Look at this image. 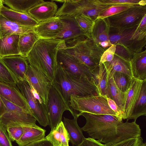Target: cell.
<instances>
[{"instance_id":"6da1fadb","label":"cell","mask_w":146,"mask_h":146,"mask_svg":"<svg viewBox=\"0 0 146 146\" xmlns=\"http://www.w3.org/2000/svg\"><path fill=\"white\" fill-rule=\"evenodd\" d=\"M80 115L84 117L86 121L81 128L82 131L104 144H114L141 137V129L135 121L124 122L116 115L86 112H80L78 116Z\"/></svg>"},{"instance_id":"7a4b0ae2","label":"cell","mask_w":146,"mask_h":146,"mask_svg":"<svg viewBox=\"0 0 146 146\" xmlns=\"http://www.w3.org/2000/svg\"><path fill=\"white\" fill-rule=\"evenodd\" d=\"M65 42L58 39L39 38L26 57L29 64L44 74L52 82L57 66L58 52Z\"/></svg>"},{"instance_id":"3957f363","label":"cell","mask_w":146,"mask_h":146,"mask_svg":"<svg viewBox=\"0 0 146 146\" xmlns=\"http://www.w3.org/2000/svg\"><path fill=\"white\" fill-rule=\"evenodd\" d=\"M52 82L69 106V101L71 96L85 97L100 95L94 78L72 75L58 63Z\"/></svg>"},{"instance_id":"277c9868","label":"cell","mask_w":146,"mask_h":146,"mask_svg":"<svg viewBox=\"0 0 146 146\" xmlns=\"http://www.w3.org/2000/svg\"><path fill=\"white\" fill-rule=\"evenodd\" d=\"M85 64L92 71L99 65L105 50L91 39L82 36L66 42L61 48Z\"/></svg>"},{"instance_id":"5b68a950","label":"cell","mask_w":146,"mask_h":146,"mask_svg":"<svg viewBox=\"0 0 146 146\" xmlns=\"http://www.w3.org/2000/svg\"><path fill=\"white\" fill-rule=\"evenodd\" d=\"M109 40L112 44H121L135 53L143 51L146 45V15L139 25L121 29L110 27Z\"/></svg>"},{"instance_id":"8992f818","label":"cell","mask_w":146,"mask_h":146,"mask_svg":"<svg viewBox=\"0 0 146 146\" xmlns=\"http://www.w3.org/2000/svg\"><path fill=\"white\" fill-rule=\"evenodd\" d=\"M112 6L101 0H65L58 9L55 16H68L75 17L81 15L95 21L100 13Z\"/></svg>"},{"instance_id":"52a82bcc","label":"cell","mask_w":146,"mask_h":146,"mask_svg":"<svg viewBox=\"0 0 146 146\" xmlns=\"http://www.w3.org/2000/svg\"><path fill=\"white\" fill-rule=\"evenodd\" d=\"M69 103L70 107L75 111L117 116L109 106L106 96L101 95L85 97L71 96Z\"/></svg>"},{"instance_id":"ba28073f","label":"cell","mask_w":146,"mask_h":146,"mask_svg":"<svg viewBox=\"0 0 146 146\" xmlns=\"http://www.w3.org/2000/svg\"><path fill=\"white\" fill-rule=\"evenodd\" d=\"M49 126L52 129L62 121L64 112L69 111L73 117L78 115L76 111L68 104L54 84L51 82L46 104Z\"/></svg>"},{"instance_id":"9c48e42d","label":"cell","mask_w":146,"mask_h":146,"mask_svg":"<svg viewBox=\"0 0 146 146\" xmlns=\"http://www.w3.org/2000/svg\"><path fill=\"white\" fill-rule=\"evenodd\" d=\"M146 15V5H137L106 18L110 26L123 29L139 25Z\"/></svg>"},{"instance_id":"30bf717a","label":"cell","mask_w":146,"mask_h":146,"mask_svg":"<svg viewBox=\"0 0 146 146\" xmlns=\"http://www.w3.org/2000/svg\"><path fill=\"white\" fill-rule=\"evenodd\" d=\"M16 85L29 105L36 121L44 127L49 125L46 106L42 100H38L34 96L30 85L27 81H18Z\"/></svg>"},{"instance_id":"8fae6325","label":"cell","mask_w":146,"mask_h":146,"mask_svg":"<svg viewBox=\"0 0 146 146\" xmlns=\"http://www.w3.org/2000/svg\"><path fill=\"white\" fill-rule=\"evenodd\" d=\"M61 48L58 52L57 60L65 70L74 76L94 78L91 71L85 64Z\"/></svg>"},{"instance_id":"7c38bea8","label":"cell","mask_w":146,"mask_h":146,"mask_svg":"<svg viewBox=\"0 0 146 146\" xmlns=\"http://www.w3.org/2000/svg\"><path fill=\"white\" fill-rule=\"evenodd\" d=\"M26 76L27 82L36 91L46 105L51 82L44 74L29 64Z\"/></svg>"},{"instance_id":"4fadbf2b","label":"cell","mask_w":146,"mask_h":146,"mask_svg":"<svg viewBox=\"0 0 146 146\" xmlns=\"http://www.w3.org/2000/svg\"><path fill=\"white\" fill-rule=\"evenodd\" d=\"M36 120L31 112L7 110L0 119V125L6 130L10 126H25L36 125Z\"/></svg>"},{"instance_id":"5bb4252c","label":"cell","mask_w":146,"mask_h":146,"mask_svg":"<svg viewBox=\"0 0 146 146\" xmlns=\"http://www.w3.org/2000/svg\"><path fill=\"white\" fill-rule=\"evenodd\" d=\"M64 28L63 22L59 17L54 16L50 19L40 22L34 27V31L42 39H55Z\"/></svg>"},{"instance_id":"9a60e30c","label":"cell","mask_w":146,"mask_h":146,"mask_svg":"<svg viewBox=\"0 0 146 146\" xmlns=\"http://www.w3.org/2000/svg\"><path fill=\"white\" fill-rule=\"evenodd\" d=\"M1 59L17 82L23 80L27 81L26 74L29 64L26 58L17 55L6 56Z\"/></svg>"},{"instance_id":"2e32d148","label":"cell","mask_w":146,"mask_h":146,"mask_svg":"<svg viewBox=\"0 0 146 146\" xmlns=\"http://www.w3.org/2000/svg\"><path fill=\"white\" fill-rule=\"evenodd\" d=\"M110 27L107 18L97 19L91 35L90 39L105 50L112 45L109 40Z\"/></svg>"},{"instance_id":"e0dca14e","label":"cell","mask_w":146,"mask_h":146,"mask_svg":"<svg viewBox=\"0 0 146 146\" xmlns=\"http://www.w3.org/2000/svg\"><path fill=\"white\" fill-rule=\"evenodd\" d=\"M143 81L133 77L132 78L130 86L125 92L122 119H126L127 121L129 120V118L138 98Z\"/></svg>"},{"instance_id":"ac0fdd59","label":"cell","mask_w":146,"mask_h":146,"mask_svg":"<svg viewBox=\"0 0 146 146\" xmlns=\"http://www.w3.org/2000/svg\"><path fill=\"white\" fill-rule=\"evenodd\" d=\"M58 6L54 1H44L35 5L28 11V13L39 23L54 17L58 10Z\"/></svg>"},{"instance_id":"d6986e66","label":"cell","mask_w":146,"mask_h":146,"mask_svg":"<svg viewBox=\"0 0 146 146\" xmlns=\"http://www.w3.org/2000/svg\"><path fill=\"white\" fill-rule=\"evenodd\" d=\"M0 95L10 102L28 110L32 113L29 105L17 85H10L0 83Z\"/></svg>"},{"instance_id":"ffe728a7","label":"cell","mask_w":146,"mask_h":146,"mask_svg":"<svg viewBox=\"0 0 146 146\" xmlns=\"http://www.w3.org/2000/svg\"><path fill=\"white\" fill-rule=\"evenodd\" d=\"M0 14L9 21L22 25L35 27L39 23L28 12H17L4 6L0 9Z\"/></svg>"},{"instance_id":"44dd1931","label":"cell","mask_w":146,"mask_h":146,"mask_svg":"<svg viewBox=\"0 0 146 146\" xmlns=\"http://www.w3.org/2000/svg\"><path fill=\"white\" fill-rule=\"evenodd\" d=\"M64 24V28L55 39L63 40L65 42L85 36L78 27L74 17L68 16L59 17Z\"/></svg>"},{"instance_id":"7402d4cb","label":"cell","mask_w":146,"mask_h":146,"mask_svg":"<svg viewBox=\"0 0 146 146\" xmlns=\"http://www.w3.org/2000/svg\"><path fill=\"white\" fill-rule=\"evenodd\" d=\"M34 27L17 24L9 21L0 14L1 38L11 35H20L33 31H34Z\"/></svg>"},{"instance_id":"603a6c76","label":"cell","mask_w":146,"mask_h":146,"mask_svg":"<svg viewBox=\"0 0 146 146\" xmlns=\"http://www.w3.org/2000/svg\"><path fill=\"white\" fill-rule=\"evenodd\" d=\"M19 35L12 34L0 38V58L20 55L18 43Z\"/></svg>"},{"instance_id":"cb8c5ba5","label":"cell","mask_w":146,"mask_h":146,"mask_svg":"<svg viewBox=\"0 0 146 146\" xmlns=\"http://www.w3.org/2000/svg\"><path fill=\"white\" fill-rule=\"evenodd\" d=\"M76 115L71 119L64 117L63 124L67 132L69 140L73 145L78 146L85 138L82 133V130L78 125Z\"/></svg>"},{"instance_id":"d4e9b609","label":"cell","mask_w":146,"mask_h":146,"mask_svg":"<svg viewBox=\"0 0 146 146\" xmlns=\"http://www.w3.org/2000/svg\"><path fill=\"white\" fill-rule=\"evenodd\" d=\"M130 63L133 77L142 81L146 80V50L134 53Z\"/></svg>"},{"instance_id":"484cf974","label":"cell","mask_w":146,"mask_h":146,"mask_svg":"<svg viewBox=\"0 0 146 146\" xmlns=\"http://www.w3.org/2000/svg\"><path fill=\"white\" fill-rule=\"evenodd\" d=\"M23 127V135L18 141L16 142L19 146H25L45 138L46 130L36 125Z\"/></svg>"},{"instance_id":"4316f807","label":"cell","mask_w":146,"mask_h":146,"mask_svg":"<svg viewBox=\"0 0 146 146\" xmlns=\"http://www.w3.org/2000/svg\"><path fill=\"white\" fill-rule=\"evenodd\" d=\"M107 72L108 77L113 76L115 72L126 74L133 77L130 62H128L115 54L113 59L110 62L103 63Z\"/></svg>"},{"instance_id":"83f0119b","label":"cell","mask_w":146,"mask_h":146,"mask_svg":"<svg viewBox=\"0 0 146 146\" xmlns=\"http://www.w3.org/2000/svg\"><path fill=\"white\" fill-rule=\"evenodd\" d=\"M95 80L100 94L110 98L108 78L105 67L103 64H99L92 71Z\"/></svg>"},{"instance_id":"f1b7e54d","label":"cell","mask_w":146,"mask_h":146,"mask_svg":"<svg viewBox=\"0 0 146 146\" xmlns=\"http://www.w3.org/2000/svg\"><path fill=\"white\" fill-rule=\"evenodd\" d=\"M51 142L53 146H69V138L67 132L62 121L45 137Z\"/></svg>"},{"instance_id":"f546056e","label":"cell","mask_w":146,"mask_h":146,"mask_svg":"<svg viewBox=\"0 0 146 146\" xmlns=\"http://www.w3.org/2000/svg\"><path fill=\"white\" fill-rule=\"evenodd\" d=\"M39 38L34 31L19 35L18 46L20 55L26 58Z\"/></svg>"},{"instance_id":"4dcf8cb0","label":"cell","mask_w":146,"mask_h":146,"mask_svg":"<svg viewBox=\"0 0 146 146\" xmlns=\"http://www.w3.org/2000/svg\"><path fill=\"white\" fill-rule=\"evenodd\" d=\"M146 115V79L143 81L137 101L131 115L130 119H136L141 116Z\"/></svg>"},{"instance_id":"1f68e13d","label":"cell","mask_w":146,"mask_h":146,"mask_svg":"<svg viewBox=\"0 0 146 146\" xmlns=\"http://www.w3.org/2000/svg\"><path fill=\"white\" fill-rule=\"evenodd\" d=\"M4 4L15 11L22 13L28 11L43 0H2Z\"/></svg>"},{"instance_id":"d6a6232c","label":"cell","mask_w":146,"mask_h":146,"mask_svg":"<svg viewBox=\"0 0 146 146\" xmlns=\"http://www.w3.org/2000/svg\"><path fill=\"white\" fill-rule=\"evenodd\" d=\"M108 84L110 98L116 103L120 113L122 119L123 115L125 92L120 90L115 84L112 76L108 77Z\"/></svg>"},{"instance_id":"836d02e7","label":"cell","mask_w":146,"mask_h":146,"mask_svg":"<svg viewBox=\"0 0 146 146\" xmlns=\"http://www.w3.org/2000/svg\"><path fill=\"white\" fill-rule=\"evenodd\" d=\"M74 18L83 35L87 38H90L95 21L90 17L84 15L76 17Z\"/></svg>"},{"instance_id":"e575fe53","label":"cell","mask_w":146,"mask_h":146,"mask_svg":"<svg viewBox=\"0 0 146 146\" xmlns=\"http://www.w3.org/2000/svg\"><path fill=\"white\" fill-rule=\"evenodd\" d=\"M17 82L15 78L0 58V83L15 86Z\"/></svg>"},{"instance_id":"d590c367","label":"cell","mask_w":146,"mask_h":146,"mask_svg":"<svg viewBox=\"0 0 146 146\" xmlns=\"http://www.w3.org/2000/svg\"><path fill=\"white\" fill-rule=\"evenodd\" d=\"M112 76L117 87L122 92H125L130 86L132 78L127 74L120 72H115Z\"/></svg>"},{"instance_id":"8d00e7d4","label":"cell","mask_w":146,"mask_h":146,"mask_svg":"<svg viewBox=\"0 0 146 146\" xmlns=\"http://www.w3.org/2000/svg\"><path fill=\"white\" fill-rule=\"evenodd\" d=\"M135 5H124L112 6L100 13L97 19L106 18L119 13L132 6Z\"/></svg>"},{"instance_id":"74e56055","label":"cell","mask_w":146,"mask_h":146,"mask_svg":"<svg viewBox=\"0 0 146 146\" xmlns=\"http://www.w3.org/2000/svg\"><path fill=\"white\" fill-rule=\"evenodd\" d=\"M115 54L124 60L130 62L135 53L122 45L116 44Z\"/></svg>"},{"instance_id":"f35d334b","label":"cell","mask_w":146,"mask_h":146,"mask_svg":"<svg viewBox=\"0 0 146 146\" xmlns=\"http://www.w3.org/2000/svg\"><path fill=\"white\" fill-rule=\"evenodd\" d=\"M104 3L111 6L124 5H146L145 0H101Z\"/></svg>"},{"instance_id":"ab89813d","label":"cell","mask_w":146,"mask_h":146,"mask_svg":"<svg viewBox=\"0 0 146 146\" xmlns=\"http://www.w3.org/2000/svg\"><path fill=\"white\" fill-rule=\"evenodd\" d=\"M6 130L11 141L16 142L21 137L24 130L23 126H13L7 127Z\"/></svg>"},{"instance_id":"60d3db41","label":"cell","mask_w":146,"mask_h":146,"mask_svg":"<svg viewBox=\"0 0 146 146\" xmlns=\"http://www.w3.org/2000/svg\"><path fill=\"white\" fill-rule=\"evenodd\" d=\"M116 45L112 44L103 53L99 64L106 62H110L113 59L115 50Z\"/></svg>"},{"instance_id":"b9f144b4","label":"cell","mask_w":146,"mask_h":146,"mask_svg":"<svg viewBox=\"0 0 146 146\" xmlns=\"http://www.w3.org/2000/svg\"><path fill=\"white\" fill-rule=\"evenodd\" d=\"M143 143V139L141 136L127 139L117 143L106 145L107 146H140Z\"/></svg>"},{"instance_id":"7bdbcfd3","label":"cell","mask_w":146,"mask_h":146,"mask_svg":"<svg viewBox=\"0 0 146 146\" xmlns=\"http://www.w3.org/2000/svg\"><path fill=\"white\" fill-rule=\"evenodd\" d=\"M0 146H13L6 130L0 125Z\"/></svg>"},{"instance_id":"ee69618b","label":"cell","mask_w":146,"mask_h":146,"mask_svg":"<svg viewBox=\"0 0 146 146\" xmlns=\"http://www.w3.org/2000/svg\"><path fill=\"white\" fill-rule=\"evenodd\" d=\"M0 97L6 108L7 110L17 111H28L31 112L32 113L31 111L15 105L6 100L0 95Z\"/></svg>"},{"instance_id":"f6af8a7d","label":"cell","mask_w":146,"mask_h":146,"mask_svg":"<svg viewBox=\"0 0 146 146\" xmlns=\"http://www.w3.org/2000/svg\"><path fill=\"white\" fill-rule=\"evenodd\" d=\"M78 146H107L98 140L92 137L85 138L82 142Z\"/></svg>"},{"instance_id":"bcb514c9","label":"cell","mask_w":146,"mask_h":146,"mask_svg":"<svg viewBox=\"0 0 146 146\" xmlns=\"http://www.w3.org/2000/svg\"><path fill=\"white\" fill-rule=\"evenodd\" d=\"M25 146H53L52 143L45 137L36 141L29 143Z\"/></svg>"},{"instance_id":"7dc6e473","label":"cell","mask_w":146,"mask_h":146,"mask_svg":"<svg viewBox=\"0 0 146 146\" xmlns=\"http://www.w3.org/2000/svg\"><path fill=\"white\" fill-rule=\"evenodd\" d=\"M107 99L108 105L110 108L116 113L118 117L122 120L118 106L115 102L110 98H107Z\"/></svg>"},{"instance_id":"c3c4849f","label":"cell","mask_w":146,"mask_h":146,"mask_svg":"<svg viewBox=\"0 0 146 146\" xmlns=\"http://www.w3.org/2000/svg\"><path fill=\"white\" fill-rule=\"evenodd\" d=\"M6 111V108L0 97V119Z\"/></svg>"},{"instance_id":"681fc988","label":"cell","mask_w":146,"mask_h":146,"mask_svg":"<svg viewBox=\"0 0 146 146\" xmlns=\"http://www.w3.org/2000/svg\"><path fill=\"white\" fill-rule=\"evenodd\" d=\"M3 4V0H0V9L4 6Z\"/></svg>"},{"instance_id":"f907efd6","label":"cell","mask_w":146,"mask_h":146,"mask_svg":"<svg viewBox=\"0 0 146 146\" xmlns=\"http://www.w3.org/2000/svg\"><path fill=\"white\" fill-rule=\"evenodd\" d=\"M140 146H146V142L143 143Z\"/></svg>"},{"instance_id":"816d5d0a","label":"cell","mask_w":146,"mask_h":146,"mask_svg":"<svg viewBox=\"0 0 146 146\" xmlns=\"http://www.w3.org/2000/svg\"></svg>"}]
</instances>
